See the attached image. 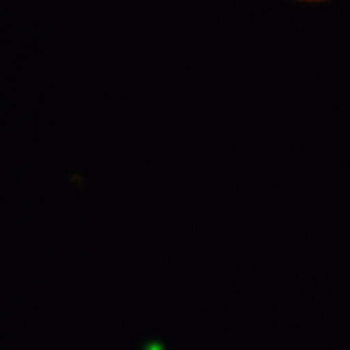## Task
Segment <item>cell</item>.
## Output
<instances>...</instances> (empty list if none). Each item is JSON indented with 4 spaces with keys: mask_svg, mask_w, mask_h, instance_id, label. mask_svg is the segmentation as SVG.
Listing matches in <instances>:
<instances>
[]
</instances>
